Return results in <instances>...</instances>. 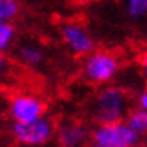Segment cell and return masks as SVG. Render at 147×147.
<instances>
[{
	"mask_svg": "<svg viewBox=\"0 0 147 147\" xmlns=\"http://www.w3.org/2000/svg\"><path fill=\"white\" fill-rule=\"evenodd\" d=\"M70 2H74V4H79V5H86V4L93 2V0H70Z\"/></svg>",
	"mask_w": 147,
	"mask_h": 147,
	"instance_id": "obj_16",
	"label": "cell"
},
{
	"mask_svg": "<svg viewBox=\"0 0 147 147\" xmlns=\"http://www.w3.org/2000/svg\"><path fill=\"white\" fill-rule=\"evenodd\" d=\"M136 106L140 109H144V111H147V88L136 95Z\"/></svg>",
	"mask_w": 147,
	"mask_h": 147,
	"instance_id": "obj_15",
	"label": "cell"
},
{
	"mask_svg": "<svg viewBox=\"0 0 147 147\" xmlns=\"http://www.w3.org/2000/svg\"><path fill=\"white\" fill-rule=\"evenodd\" d=\"M56 138L59 147H86L92 142V131L79 120H65L57 126Z\"/></svg>",
	"mask_w": 147,
	"mask_h": 147,
	"instance_id": "obj_7",
	"label": "cell"
},
{
	"mask_svg": "<svg viewBox=\"0 0 147 147\" xmlns=\"http://www.w3.org/2000/svg\"><path fill=\"white\" fill-rule=\"evenodd\" d=\"M11 76H13V67H11L9 57H7V54L0 52V86L9 83Z\"/></svg>",
	"mask_w": 147,
	"mask_h": 147,
	"instance_id": "obj_13",
	"label": "cell"
},
{
	"mask_svg": "<svg viewBox=\"0 0 147 147\" xmlns=\"http://www.w3.org/2000/svg\"><path fill=\"white\" fill-rule=\"evenodd\" d=\"M126 16L133 22L147 20V0H122Z\"/></svg>",
	"mask_w": 147,
	"mask_h": 147,
	"instance_id": "obj_11",
	"label": "cell"
},
{
	"mask_svg": "<svg viewBox=\"0 0 147 147\" xmlns=\"http://www.w3.org/2000/svg\"><path fill=\"white\" fill-rule=\"evenodd\" d=\"M57 34L63 47L76 57H86L95 50V40L83 22L79 20H65L57 27Z\"/></svg>",
	"mask_w": 147,
	"mask_h": 147,
	"instance_id": "obj_4",
	"label": "cell"
},
{
	"mask_svg": "<svg viewBox=\"0 0 147 147\" xmlns=\"http://www.w3.org/2000/svg\"><path fill=\"white\" fill-rule=\"evenodd\" d=\"M138 70L144 79H147V49L142 50V54L138 56Z\"/></svg>",
	"mask_w": 147,
	"mask_h": 147,
	"instance_id": "obj_14",
	"label": "cell"
},
{
	"mask_svg": "<svg viewBox=\"0 0 147 147\" xmlns=\"http://www.w3.org/2000/svg\"><path fill=\"white\" fill-rule=\"evenodd\" d=\"M122 74V61L111 50L95 49L81 63V76L86 83L95 86H108Z\"/></svg>",
	"mask_w": 147,
	"mask_h": 147,
	"instance_id": "obj_2",
	"label": "cell"
},
{
	"mask_svg": "<svg viewBox=\"0 0 147 147\" xmlns=\"http://www.w3.org/2000/svg\"><path fill=\"white\" fill-rule=\"evenodd\" d=\"M131 95L122 86H102L95 93L90 104L92 119L97 124H111L122 122L129 115L131 108Z\"/></svg>",
	"mask_w": 147,
	"mask_h": 147,
	"instance_id": "obj_1",
	"label": "cell"
},
{
	"mask_svg": "<svg viewBox=\"0 0 147 147\" xmlns=\"http://www.w3.org/2000/svg\"><path fill=\"white\" fill-rule=\"evenodd\" d=\"M47 104L43 97L32 92H18L9 99L7 113L13 122H32L40 117H45Z\"/></svg>",
	"mask_w": 147,
	"mask_h": 147,
	"instance_id": "obj_6",
	"label": "cell"
},
{
	"mask_svg": "<svg viewBox=\"0 0 147 147\" xmlns=\"http://www.w3.org/2000/svg\"><path fill=\"white\" fill-rule=\"evenodd\" d=\"M57 126L50 117H40L32 122H13L11 136L22 147H45L56 138Z\"/></svg>",
	"mask_w": 147,
	"mask_h": 147,
	"instance_id": "obj_3",
	"label": "cell"
},
{
	"mask_svg": "<svg viewBox=\"0 0 147 147\" xmlns=\"http://www.w3.org/2000/svg\"><path fill=\"white\" fill-rule=\"evenodd\" d=\"M18 31L13 22H0V52L7 54L16 45Z\"/></svg>",
	"mask_w": 147,
	"mask_h": 147,
	"instance_id": "obj_9",
	"label": "cell"
},
{
	"mask_svg": "<svg viewBox=\"0 0 147 147\" xmlns=\"http://www.w3.org/2000/svg\"><path fill=\"white\" fill-rule=\"evenodd\" d=\"M126 122L138 136L147 135V111L140 109L138 106L129 111V115L126 117Z\"/></svg>",
	"mask_w": 147,
	"mask_h": 147,
	"instance_id": "obj_10",
	"label": "cell"
},
{
	"mask_svg": "<svg viewBox=\"0 0 147 147\" xmlns=\"http://www.w3.org/2000/svg\"><path fill=\"white\" fill-rule=\"evenodd\" d=\"M92 142L104 147H136L140 144V136L127 126L126 120H122L97 124L92 129Z\"/></svg>",
	"mask_w": 147,
	"mask_h": 147,
	"instance_id": "obj_5",
	"label": "cell"
},
{
	"mask_svg": "<svg viewBox=\"0 0 147 147\" xmlns=\"http://www.w3.org/2000/svg\"><path fill=\"white\" fill-rule=\"evenodd\" d=\"M14 57L16 61L25 67L29 70H36L45 65L47 61V52L38 41H32V40H27V41H22L20 45L14 49Z\"/></svg>",
	"mask_w": 147,
	"mask_h": 147,
	"instance_id": "obj_8",
	"label": "cell"
},
{
	"mask_svg": "<svg viewBox=\"0 0 147 147\" xmlns=\"http://www.w3.org/2000/svg\"><path fill=\"white\" fill-rule=\"evenodd\" d=\"M20 0H0V22H14L20 16Z\"/></svg>",
	"mask_w": 147,
	"mask_h": 147,
	"instance_id": "obj_12",
	"label": "cell"
},
{
	"mask_svg": "<svg viewBox=\"0 0 147 147\" xmlns=\"http://www.w3.org/2000/svg\"><path fill=\"white\" fill-rule=\"evenodd\" d=\"M86 147H104V145H99V144H93V142H90Z\"/></svg>",
	"mask_w": 147,
	"mask_h": 147,
	"instance_id": "obj_17",
	"label": "cell"
}]
</instances>
